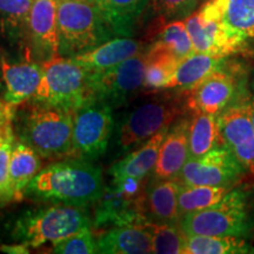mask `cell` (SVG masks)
Wrapping results in <instances>:
<instances>
[{
  "instance_id": "1",
  "label": "cell",
  "mask_w": 254,
  "mask_h": 254,
  "mask_svg": "<svg viewBox=\"0 0 254 254\" xmlns=\"http://www.w3.org/2000/svg\"><path fill=\"white\" fill-rule=\"evenodd\" d=\"M104 190L101 168L73 158L40 170L28 184L25 195L85 207L97 201Z\"/></svg>"
},
{
  "instance_id": "2",
  "label": "cell",
  "mask_w": 254,
  "mask_h": 254,
  "mask_svg": "<svg viewBox=\"0 0 254 254\" xmlns=\"http://www.w3.org/2000/svg\"><path fill=\"white\" fill-rule=\"evenodd\" d=\"M59 55L74 57L117 38L112 25L92 0H58Z\"/></svg>"
},
{
  "instance_id": "3",
  "label": "cell",
  "mask_w": 254,
  "mask_h": 254,
  "mask_svg": "<svg viewBox=\"0 0 254 254\" xmlns=\"http://www.w3.org/2000/svg\"><path fill=\"white\" fill-rule=\"evenodd\" d=\"M179 226L189 236L249 238L254 228L251 192L244 187L231 189L217 205L184 214Z\"/></svg>"
},
{
  "instance_id": "4",
  "label": "cell",
  "mask_w": 254,
  "mask_h": 254,
  "mask_svg": "<svg viewBox=\"0 0 254 254\" xmlns=\"http://www.w3.org/2000/svg\"><path fill=\"white\" fill-rule=\"evenodd\" d=\"M72 132L73 111L37 101H31L19 128L21 141L46 159L71 155Z\"/></svg>"
},
{
  "instance_id": "5",
  "label": "cell",
  "mask_w": 254,
  "mask_h": 254,
  "mask_svg": "<svg viewBox=\"0 0 254 254\" xmlns=\"http://www.w3.org/2000/svg\"><path fill=\"white\" fill-rule=\"evenodd\" d=\"M40 65L43 78L30 101L75 111L95 98L91 73L71 58L57 56Z\"/></svg>"
},
{
  "instance_id": "6",
  "label": "cell",
  "mask_w": 254,
  "mask_h": 254,
  "mask_svg": "<svg viewBox=\"0 0 254 254\" xmlns=\"http://www.w3.org/2000/svg\"><path fill=\"white\" fill-rule=\"evenodd\" d=\"M91 220L85 207L57 204L27 212L15 222L13 236L27 247H40L47 243H59L90 228Z\"/></svg>"
},
{
  "instance_id": "7",
  "label": "cell",
  "mask_w": 254,
  "mask_h": 254,
  "mask_svg": "<svg viewBox=\"0 0 254 254\" xmlns=\"http://www.w3.org/2000/svg\"><path fill=\"white\" fill-rule=\"evenodd\" d=\"M185 23L196 53L226 58L246 45L247 40L225 23L224 0H206Z\"/></svg>"
},
{
  "instance_id": "8",
  "label": "cell",
  "mask_w": 254,
  "mask_h": 254,
  "mask_svg": "<svg viewBox=\"0 0 254 254\" xmlns=\"http://www.w3.org/2000/svg\"><path fill=\"white\" fill-rule=\"evenodd\" d=\"M112 112V107L98 98L73 111V158L92 161L106 152L114 128Z\"/></svg>"
},
{
  "instance_id": "9",
  "label": "cell",
  "mask_w": 254,
  "mask_h": 254,
  "mask_svg": "<svg viewBox=\"0 0 254 254\" xmlns=\"http://www.w3.org/2000/svg\"><path fill=\"white\" fill-rule=\"evenodd\" d=\"M182 112L176 101H152L136 107L118 127L116 146L120 153H127L172 125Z\"/></svg>"
},
{
  "instance_id": "10",
  "label": "cell",
  "mask_w": 254,
  "mask_h": 254,
  "mask_svg": "<svg viewBox=\"0 0 254 254\" xmlns=\"http://www.w3.org/2000/svg\"><path fill=\"white\" fill-rule=\"evenodd\" d=\"M250 92L244 90L230 106L219 113L217 122L221 144L230 150L246 172L254 176V126Z\"/></svg>"
},
{
  "instance_id": "11",
  "label": "cell",
  "mask_w": 254,
  "mask_h": 254,
  "mask_svg": "<svg viewBox=\"0 0 254 254\" xmlns=\"http://www.w3.org/2000/svg\"><path fill=\"white\" fill-rule=\"evenodd\" d=\"M142 182L113 183L97 200L93 224L97 227L147 224L142 209L145 187Z\"/></svg>"
},
{
  "instance_id": "12",
  "label": "cell",
  "mask_w": 254,
  "mask_h": 254,
  "mask_svg": "<svg viewBox=\"0 0 254 254\" xmlns=\"http://www.w3.org/2000/svg\"><path fill=\"white\" fill-rule=\"evenodd\" d=\"M146 51L107 71L91 73L95 98L107 103L113 110L128 103L144 88Z\"/></svg>"
},
{
  "instance_id": "13",
  "label": "cell",
  "mask_w": 254,
  "mask_h": 254,
  "mask_svg": "<svg viewBox=\"0 0 254 254\" xmlns=\"http://www.w3.org/2000/svg\"><path fill=\"white\" fill-rule=\"evenodd\" d=\"M245 172L226 146L219 145L201 157L189 158L174 179L182 185L233 187Z\"/></svg>"
},
{
  "instance_id": "14",
  "label": "cell",
  "mask_w": 254,
  "mask_h": 254,
  "mask_svg": "<svg viewBox=\"0 0 254 254\" xmlns=\"http://www.w3.org/2000/svg\"><path fill=\"white\" fill-rule=\"evenodd\" d=\"M58 0H34L28 15L25 56L41 64L59 55Z\"/></svg>"
},
{
  "instance_id": "15",
  "label": "cell",
  "mask_w": 254,
  "mask_h": 254,
  "mask_svg": "<svg viewBox=\"0 0 254 254\" xmlns=\"http://www.w3.org/2000/svg\"><path fill=\"white\" fill-rule=\"evenodd\" d=\"M226 68L211 73L204 80L186 91L187 110L192 113L218 116L237 99L244 88L238 82L236 74Z\"/></svg>"
},
{
  "instance_id": "16",
  "label": "cell",
  "mask_w": 254,
  "mask_h": 254,
  "mask_svg": "<svg viewBox=\"0 0 254 254\" xmlns=\"http://www.w3.org/2000/svg\"><path fill=\"white\" fill-rule=\"evenodd\" d=\"M189 117H180L168 128L150 180L174 179L190 158Z\"/></svg>"
},
{
  "instance_id": "17",
  "label": "cell",
  "mask_w": 254,
  "mask_h": 254,
  "mask_svg": "<svg viewBox=\"0 0 254 254\" xmlns=\"http://www.w3.org/2000/svg\"><path fill=\"white\" fill-rule=\"evenodd\" d=\"M147 47L148 45L145 46L141 40L131 37H117L87 52L71 57V59L90 73H101L140 55Z\"/></svg>"
},
{
  "instance_id": "18",
  "label": "cell",
  "mask_w": 254,
  "mask_h": 254,
  "mask_svg": "<svg viewBox=\"0 0 254 254\" xmlns=\"http://www.w3.org/2000/svg\"><path fill=\"white\" fill-rule=\"evenodd\" d=\"M0 82L4 85V100L6 103L18 106L34 97L43 78V68L39 63H9L4 53L0 62Z\"/></svg>"
},
{
  "instance_id": "19",
  "label": "cell",
  "mask_w": 254,
  "mask_h": 254,
  "mask_svg": "<svg viewBox=\"0 0 254 254\" xmlns=\"http://www.w3.org/2000/svg\"><path fill=\"white\" fill-rule=\"evenodd\" d=\"M168 128L170 126L165 127L144 142L138 150L131 152L122 160L113 164L110 170L113 183L142 182L150 176L158 161L159 151Z\"/></svg>"
},
{
  "instance_id": "20",
  "label": "cell",
  "mask_w": 254,
  "mask_h": 254,
  "mask_svg": "<svg viewBox=\"0 0 254 254\" xmlns=\"http://www.w3.org/2000/svg\"><path fill=\"white\" fill-rule=\"evenodd\" d=\"M182 184L177 179L150 180L145 187L142 209L148 222H179L178 195Z\"/></svg>"
},
{
  "instance_id": "21",
  "label": "cell",
  "mask_w": 254,
  "mask_h": 254,
  "mask_svg": "<svg viewBox=\"0 0 254 254\" xmlns=\"http://www.w3.org/2000/svg\"><path fill=\"white\" fill-rule=\"evenodd\" d=\"M98 243L99 253L147 254L152 253L150 222L141 225L117 226L103 234Z\"/></svg>"
},
{
  "instance_id": "22",
  "label": "cell",
  "mask_w": 254,
  "mask_h": 254,
  "mask_svg": "<svg viewBox=\"0 0 254 254\" xmlns=\"http://www.w3.org/2000/svg\"><path fill=\"white\" fill-rule=\"evenodd\" d=\"M34 0H0V49L25 50L28 15Z\"/></svg>"
},
{
  "instance_id": "23",
  "label": "cell",
  "mask_w": 254,
  "mask_h": 254,
  "mask_svg": "<svg viewBox=\"0 0 254 254\" xmlns=\"http://www.w3.org/2000/svg\"><path fill=\"white\" fill-rule=\"evenodd\" d=\"M40 168V155L26 142L14 141L9 160V186L13 201H19L24 198L26 187Z\"/></svg>"
},
{
  "instance_id": "24",
  "label": "cell",
  "mask_w": 254,
  "mask_h": 254,
  "mask_svg": "<svg viewBox=\"0 0 254 254\" xmlns=\"http://www.w3.org/2000/svg\"><path fill=\"white\" fill-rule=\"evenodd\" d=\"M112 25L117 37H131L150 0H92Z\"/></svg>"
},
{
  "instance_id": "25",
  "label": "cell",
  "mask_w": 254,
  "mask_h": 254,
  "mask_svg": "<svg viewBox=\"0 0 254 254\" xmlns=\"http://www.w3.org/2000/svg\"><path fill=\"white\" fill-rule=\"evenodd\" d=\"M228 57L217 58L204 53H193L189 58L184 59L178 66L173 78L168 84L170 88H179L182 91H189L200 81L204 80L211 73L228 66Z\"/></svg>"
},
{
  "instance_id": "26",
  "label": "cell",
  "mask_w": 254,
  "mask_h": 254,
  "mask_svg": "<svg viewBox=\"0 0 254 254\" xmlns=\"http://www.w3.org/2000/svg\"><path fill=\"white\" fill-rule=\"evenodd\" d=\"M144 90L148 92L167 90L178 66L182 63L173 53L157 43H151L147 47Z\"/></svg>"
},
{
  "instance_id": "27",
  "label": "cell",
  "mask_w": 254,
  "mask_h": 254,
  "mask_svg": "<svg viewBox=\"0 0 254 254\" xmlns=\"http://www.w3.org/2000/svg\"><path fill=\"white\" fill-rule=\"evenodd\" d=\"M254 253L245 238L185 234L183 254H249Z\"/></svg>"
},
{
  "instance_id": "28",
  "label": "cell",
  "mask_w": 254,
  "mask_h": 254,
  "mask_svg": "<svg viewBox=\"0 0 254 254\" xmlns=\"http://www.w3.org/2000/svg\"><path fill=\"white\" fill-rule=\"evenodd\" d=\"M221 144L217 116L195 112L192 114L189 131L190 158H199Z\"/></svg>"
},
{
  "instance_id": "29",
  "label": "cell",
  "mask_w": 254,
  "mask_h": 254,
  "mask_svg": "<svg viewBox=\"0 0 254 254\" xmlns=\"http://www.w3.org/2000/svg\"><path fill=\"white\" fill-rule=\"evenodd\" d=\"M199 2L200 0H150L141 17L142 23H150L148 33L153 36L161 25L178 19H186L195 12Z\"/></svg>"
},
{
  "instance_id": "30",
  "label": "cell",
  "mask_w": 254,
  "mask_h": 254,
  "mask_svg": "<svg viewBox=\"0 0 254 254\" xmlns=\"http://www.w3.org/2000/svg\"><path fill=\"white\" fill-rule=\"evenodd\" d=\"M233 187L205 186V185H182L178 195L179 215L198 212L217 205Z\"/></svg>"
},
{
  "instance_id": "31",
  "label": "cell",
  "mask_w": 254,
  "mask_h": 254,
  "mask_svg": "<svg viewBox=\"0 0 254 254\" xmlns=\"http://www.w3.org/2000/svg\"><path fill=\"white\" fill-rule=\"evenodd\" d=\"M153 38L154 40L152 43H157L165 47L180 62L195 53L185 19H178L161 25L153 33Z\"/></svg>"
},
{
  "instance_id": "32",
  "label": "cell",
  "mask_w": 254,
  "mask_h": 254,
  "mask_svg": "<svg viewBox=\"0 0 254 254\" xmlns=\"http://www.w3.org/2000/svg\"><path fill=\"white\" fill-rule=\"evenodd\" d=\"M224 20L244 39L254 38V0H224Z\"/></svg>"
},
{
  "instance_id": "33",
  "label": "cell",
  "mask_w": 254,
  "mask_h": 254,
  "mask_svg": "<svg viewBox=\"0 0 254 254\" xmlns=\"http://www.w3.org/2000/svg\"><path fill=\"white\" fill-rule=\"evenodd\" d=\"M152 233V253L183 254L185 233L179 222H150Z\"/></svg>"
},
{
  "instance_id": "34",
  "label": "cell",
  "mask_w": 254,
  "mask_h": 254,
  "mask_svg": "<svg viewBox=\"0 0 254 254\" xmlns=\"http://www.w3.org/2000/svg\"><path fill=\"white\" fill-rule=\"evenodd\" d=\"M12 122L0 126V207L13 201L9 186V160L15 141Z\"/></svg>"
},
{
  "instance_id": "35",
  "label": "cell",
  "mask_w": 254,
  "mask_h": 254,
  "mask_svg": "<svg viewBox=\"0 0 254 254\" xmlns=\"http://www.w3.org/2000/svg\"><path fill=\"white\" fill-rule=\"evenodd\" d=\"M53 252L58 254H93L99 253V251L98 243L92 236L90 228H87L56 243Z\"/></svg>"
},
{
  "instance_id": "36",
  "label": "cell",
  "mask_w": 254,
  "mask_h": 254,
  "mask_svg": "<svg viewBox=\"0 0 254 254\" xmlns=\"http://www.w3.org/2000/svg\"><path fill=\"white\" fill-rule=\"evenodd\" d=\"M14 117V106L6 103L4 99H0V126L4 125L5 123L13 120Z\"/></svg>"
},
{
  "instance_id": "37",
  "label": "cell",
  "mask_w": 254,
  "mask_h": 254,
  "mask_svg": "<svg viewBox=\"0 0 254 254\" xmlns=\"http://www.w3.org/2000/svg\"><path fill=\"white\" fill-rule=\"evenodd\" d=\"M2 251L8 253H27V246H25L24 244H20V245L17 246H4L1 247Z\"/></svg>"
},
{
  "instance_id": "38",
  "label": "cell",
  "mask_w": 254,
  "mask_h": 254,
  "mask_svg": "<svg viewBox=\"0 0 254 254\" xmlns=\"http://www.w3.org/2000/svg\"><path fill=\"white\" fill-rule=\"evenodd\" d=\"M249 101H250V109H251V117H252V122L254 126V94H249Z\"/></svg>"
},
{
  "instance_id": "39",
  "label": "cell",
  "mask_w": 254,
  "mask_h": 254,
  "mask_svg": "<svg viewBox=\"0 0 254 254\" xmlns=\"http://www.w3.org/2000/svg\"><path fill=\"white\" fill-rule=\"evenodd\" d=\"M4 55V51L0 49V62H1V57ZM0 80H1V68H0Z\"/></svg>"
}]
</instances>
